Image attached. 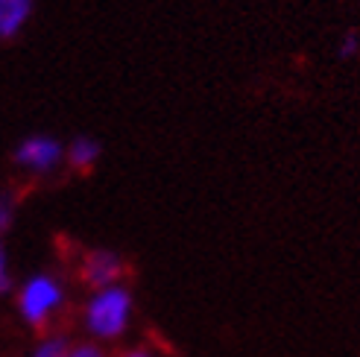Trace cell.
Returning <instances> with one entry per match:
<instances>
[{"label": "cell", "instance_id": "8fae6325", "mask_svg": "<svg viewBox=\"0 0 360 357\" xmlns=\"http://www.w3.org/2000/svg\"><path fill=\"white\" fill-rule=\"evenodd\" d=\"M68 357H112V351H109V346H100V343L85 340V337H82V340L70 343Z\"/></svg>", "mask_w": 360, "mask_h": 357}, {"label": "cell", "instance_id": "9c48e42d", "mask_svg": "<svg viewBox=\"0 0 360 357\" xmlns=\"http://www.w3.org/2000/svg\"><path fill=\"white\" fill-rule=\"evenodd\" d=\"M15 275H12V258H9V249L0 238V299L4 296H12L15 293Z\"/></svg>", "mask_w": 360, "mask_h": 357}, {"label": "cell", "instance_id": "8992f818", "mask_svg": "<svg viewBox=\"0 0 360 357\" xmlns=\"http://www.w3.org/2000/svg\"><path fill=\"white\" fill-rule=\"evenodd\" d=\"M35 0H0V41L18 39L32 21Z\"/></svg>", "mask_w": 360, "mask_h": 357}, {"label": "cell", "instance_id": "52a82bcc", "mask_svg": "<svg viewBox=\"0 0 360 357\" xmlns=\"http://www.w3.org/2000/svg\"><path fill=\"white\" fill-rule=\"evenodd\" d=\"M70 337L65 331H41V337L30 346L27 357H68V349H70Z\"/></svg>", "mask_w": 360, "mask_h": 357}, {"label": "cell", "instance_id": "277c9868", "mask_svg": "<svg viewBox=\"0 0 360 357\" xmlns=\"http://www.w3.org/2000/svg\"><path fill=\"white\" fill-rule=\"evenodd\" d=\"M126 270H129V264H126L123 252H117V249H112V246L85 249V252L79 255V264H77L79 281L88 290L112 287V284L126 281Z\"/></svg>", "mask_w": 360, "mask_h": 357}, {"label": "cell", "instance_id": "7c38bea8", "mask_svg": "<svg viewBox=\"0 0 360 357\" xmlns=\"http://www.w3.org/2000/svg\"><path fill=\"white\" fill-rule=\"evenodd\" d=\"M112 357H165L158 349H153V346H147V343H138V346H126V349H120L117 354H112Z\"/></svg>", "mask_w": 360, "mask_h": 357}, {"label": "cell", "instance_id": "7a4b0ae2", "mask_svg": "<svg viewBox=\"0 0 360 357\" xmlns=\"http://www.w3.org/2000/svg\"><path fill=\"white\" fill-rule=\"evenodd\" d=\"M15 313L30 331H50V325L65 313L70 290L68 281L53 270H35L15 284Z\"/></svg>", "mask_w": 360, "mask_h": 357}, {"label": "cell", "instance_id": "5b68a950", "mask_svg": "<svg viewBox=\"0 0 360 357\" xmlns=\"http://www.w3.org/2000/svg\"><path fill=\"white\" fill-rule=\"evenodd\" d=\"M103 158V144L94 135H74L65 144V167L74 173H91Z\"/></svg>", "mask_w": 360, "mask_h": 357}, {"label": "cell", "instance_id": "ba28073f", "mask_svg": "<svg viewBox=\"0 0 360 357\" xmlns=\"http://www.w3.org/2000/svg\"><path fill=\"white\" fill-rule=\"evenodd\" d=\"M18 220V196L12 190H0V238H6Z\"/></svg>", "mask_w": 360, "mask_h": 357}, {"label": "cell", "instance_id": "3957f363", "mask_svg": "<svg viewBox=\"0 0 360 357\" xmlns=\"http://www.w3.org/2000/svg\"><path fill=\"white\" fill-rule=\"evenodd\" d=\"M12 164L30 178H50L65 167V141L50 132L24 135L12 150Z\"/></svg>", "mask_w": 360, "mask_h": 357}, {"label": "cell", "instance_id": "30bf717a", "mask_svg": "<svg viewBox=\"0 0 360 357\" xmlns=\"http://www.w3.org/2000/svg\"><path fill=\"white\" fill-rule=\"evenodd\" d=\"M357 56H360V32L357 30H346L343 35H340V41H337V59L352 62Z\"/></svg>", "mask_w": 360, "mask_h": 357}, {"label": "cell", "instance_id": "6da1fadb", "mask_svg": "<svg viewBox=\"0 0 360 357\" xmlns=\"http://www.w3.org/2000/svg\"><path fill=\"white\" fill-rule=\"evenodd\" d=\"M138 299L135 290L126 281L112 287L88 290L79 305V328L85 340H94L100 346H117L135 325Z\"/></svg>", "mask_w": 360, "mask_h": 357}]
</instances>
